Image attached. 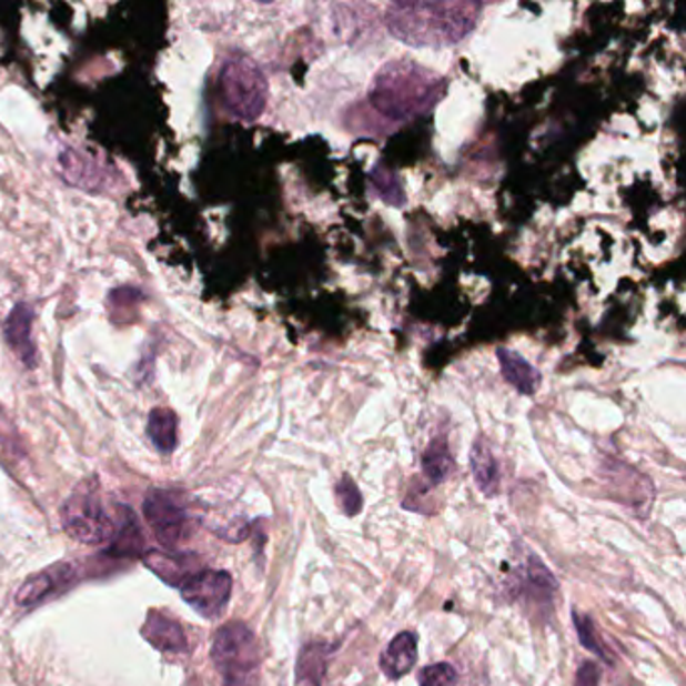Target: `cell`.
<instances>
[{
  "mask_svg": "<svg viewBox=\"0 0 686 686\" xmlns=\"http://www.w3.org/2000/svg\"><path fill=\"white\" fill-rule=\"evenodd\" d=\"M457 670L447 663L425 666L418 673V686H455L457 685Z\"/></svg>",
  "mask_w": 686,
  "mask_h": 686,
  "instance_id": "22",
  "label": "cell"
},
{
  "mask_svg": "<svg viewBox=\"0 0 686 686\" xmlns=\"http://www.w3.org/2000/svg\"><path fill=\"white\" fill-rule=\"evenodd\" d=\"M445 89L443 77L413 61L389 63L376 73L369 101L393 121H407L437 105Z\"/></svg>",
  "mask_w": 686,
  "mask_h": 686,
  "instance_id": "2",
  "label": "cell"
},
{
  "mask_svg": "<svg viewBox=\"0 0 686 686\" xmlns=\"http://www.w3.org/2000/svg\"><path fill=\"white\" fill-rule=\"evenodd\" d=\"M145 554V534L133 514L125 505H119L115 517V534L105 549L109 558H141Z\"/></svg>",
  "mask_w": 686,
  "mask_h": 686,
  "instance_id": "10",
  "label": "cell"
},
{
  "mask_svg": "<svg viewBox=\"0 0 686 686\" xmlns=\"http://www.w3.org/2000/svg\"><path fill=\"white\" fill-rule=\"evenodd\" d=\"M331 655H333L331 644H306L296 663V686H324Z\"/></svg>",
  "mask_w": 686,
  "mask_h": 686,
  "instance_id": "15",
  "label": "cell"
},
{
  "mask_svg": "<svg viewBox=\"0 0 686 686\" xmlns=\"http://www.w3.org/2000/svg\"><path fill=\"white\" fill-rule=\"evenodd\" d=\"M143 514L151 532L165 549H175L180 542L198 529V515L180 492H153L143 502Z\"/></svg>",
  "mask_w": 686,
  "mask_h": 686,
  "instance_id": "6",
  "label": "cell"
},
{
  "mask_svg": "<svg viewBox=\"0 0 686 686\" xmlns=\"http://www.w3.org/2000/svg\"><path fill=\"white\" fill-rule=\"evenodd\" d=\"M148 435L161 453H172L178 447V415L172 408L158 407L151 411Z\"/></svg>",
  "mask_w": 686,
  "mask_h": 686,
  "instance_id": "17",
  "label": "cell"
},
{
  "mask_svg": "<svg viewBox=\"0 0 686 686\" xmlns=\"http://www.w3.org/2000/svg\"><path fill=\"white\" fill-rule=\"evenodd\" d=\"M334 494H336V500H339V505H341L344 515L354 517V515L361 514V510H363V495L359 492V487H356V483L353 482V477L344 475L343 480L336 483Z\"/></svg>",
  "mask_w": 686,
  "mask_h": 686,
  "instance_id": "21",
  "label": "cell"
},
{
  "mask_svg": "<svg viewBox=\"0 0 686 686\" xmlns=\"http://www.w3.org/2000/svg\"><path fill=\"white\" fill-rule=\"evenodd\" d=\"M141 562L173 588H182L193 574L202 569V559L195 554L173 549H150L141 556Z\"/></svg>",
  "mask_w": 686,
  "mask_h": 686,
  "instance_id": "9",
  "label": "cell"
},
{
  "mask_svg": "<svg viewBox=\"0 0 686 686\" xmlns=\"http://www.w3.org/2000/svg\"><path fill=\"white\" fill-rule=\"evenodd\" d=\"M371 183L375 188V192L379 193V198L389 205H405L407 198H405V190L401 185V180L395 172H391L386 165L379 163L373 173H371Z\"/></svg>",
  "mask_w": 686,
  "mask_h": 686,
  "instance_id": "19",
  "label": "cell"
},
{
  "mask_svg": "<svg viewBox=\"0 0 686 686\" xmlns=\"http://www.w3.org/2000/svg\"><path fill=\"white\" fill-rule=\"evenodd\" d=\"M61 522L69 536L87 544L101 546L115 534V517L105 512L97 494V483L85 482L77 487L61 510Z\"/></svg>",
  "mask_w": 686,
  "mask_h": 686,
  "instance_id": "5",
  "label": "cell"
},
{
  "mask_svg": "<svg viewBox=\"0 0 686 686\" xmlns=\"http://www.w3.org/2000/svg\"><path fill=\"white\" fill-rule=\"evenodd\" d=\"M212 660L224 686H258L260 646L256 634L244 623H228L215 633Z\"/></svg>",
  "mask_w": 686,
  "mask_h": 686,
  "instance_id": "4",
  "label": "cell"
},
{
  "mask_svg": "<svg viewBox=\"0 0 686 686\" xmlns=\"http://www.w3.org/2000/svg\"><path fill=\"white\" fill-rule=\"evenodd\" d=\"M497 361L502 366V375H504L505 381L510 385H514L517 393L534 395L539 389L542 375L537 373L536 366L527 363L522 354L510 351V349H497Z\"/></svg>",
  "mask_w": 686,
  "mask_h": 686,
  "instance_id": "14",
  "label": "cell"
},
{
  "mask_svg": "<svg viewBox=\"0 0 686 686\" xmlns=\"http://www.w3.org/2000/svg\"><path fill=\"white\" fill-rule=\"evenodd\" d=\"M480 11L477 2H395L386 11V29L413 47H447L472 32Z\"/></svg>",
  "mask_w": 686,
  "mask_h": 686,
  "instance_id": "1",
  "label": "cell"
},
{
  "mask_svg": "<svg viewBox=\"0 0 686 686\" xmlns=\"http://www.w3.org/2000/svg\"><path fill=\"white\" fill-rule=\"evenodd\" d=\"M234 579L224 569H200L182 586V598L204 618L222 616L232 596Z\"/></svg>",
  "mask_w": 686,
  "mask_h": 686,
  "instance_id": "7",
  "label": "cell"
},
{
  "mask_svg": "<svg viewBox=\"0 0 686 686\" xmlns=\"http://www.w3.org/2000/svg\"><path fill=\"white\" fill-rule=\"evenodd\" d=\"M141 636L161 653H173V655L188 653V636L183 633L182 624L175 623L163 612H148V618L141 628Z\"/></svg>",
  "mask_w": 686,
  "mask_h": 686,
  "instance_id": "11",
  "label": "cell"
},
{
  "mask_svg": "<svg viewBox=\"0 0 686 686\" xmlns=\"http://www.w3.org/2000/svg\"><path fill=\"white\" fill-rule=\"evenodd\" d=\"M423 475L430 480L431 485H440L450 477L453 470V457H451L450 445L445 437H437L431 441L427 450L423 451L421 460Z\"/></svg>",
  "mask_w": 686,
  "mask_h": 686,
  "instance_id": "18",
  "label": "cell"
},
{
  "mask_svg": "<svg viewBox=\"0 0 686 686\" xmlns=\"http://www.w3.org/2000/svg\"><path fill=\"white\" fill-rule=\"evenodd\" d=\"M220 95L232 118L252 123L266 109L269 83L250 57L232 54L220 71Z\"/></svg>",
  "mask_w": 686,
  "mask_h": 686,
  "instance_id": "3",
  "label": "cell"
},
{
  "mask_svg": "<svg viewBox=\"0 0 686 686\" xmlns=\"http://www.w3.org/2000/svg\"><path fill=\"white\" fill-rule=\"evenodd\" d=\"M572 618H574V626L578 630L579 643L584 648H588L591 653L596 656H601L602 660H608L611 663V653L608 648L601 643L598 633H596V626L592 623L591 616H584L579 612H572Z\"/></svg>",
  "mask_w": 686,
  "mask_h": 686,
  "instance_id": "20",
  "label": "cell"
},
{
  "mask_svg": "<svg viewBox=\"0 0 686 686\" xmlns=\"http://www.w3.org/2000/svg\"><path fill=\"white\" fill-rule=\"evenodd\" d=\"M77 578L79 576H77L73 564L59 562L51 568L43 569L27 579L17 592L14 601L19 606H37L47 598H53L59 592L69 591L75 584Z\"/></svg>",
  "mask_w": 686,
  "mask_h": 686,
  "instance_id": "8",
  "label": "cell"
},
{
  "mask_svg": "<svg viewBox=\"0 0 686 686\" xmlns=\"http://www.w3.org/2000/svg\"><path fill=\"white\" fill-rule=\"evenodd\" d=\"M415 663H417V636L413 633L397 634L379 658L383 675L391 680H397L411 673Z\"/></svg>",
  "mask_w": 686,
  "mask_h": 686,
  "instance_id": "13",
  "label": "cell"
},
{
  "mask_svg": "<svg viewBox=\"0 0 686 686\" xmlns=\"http://www.w3.org/2000/svg\"><path fill=\"white\" fill-rule=\"evenodd\" d=\"M601 685V668L594 663H582L576 673V685L574 686H598Z\"/></svg>",
  "mask_w": 686,
  "mask_h": 686,
  "instance_id": "23",
  "label": "cell"
},
{
  "mask_svg": "<svg viewBox=\"0 0 686 686\" xmlns=\"http://www.w3.org/2000/svg\"><path fill=\"white\" fill-rule=\"evenodd\" d=\"M472 472L477 487L485 495H495L500 490V467L494 451L485 437H477L472 447Z\"/></svg>",
  "mask_w": 686,
  "mask_h": 686,
  "instance_id": "16",
  "label": "cell"
},
{
  "mask_svg": "<svg viewBox=\"0 0 686 686\" xmlns=\"http://www.w3.org/2000/svg\"><path fill=\"white\" fill-rule=\"evenodd\" d=\"M32 314L29 304H17L4 322V339L24 366L37 365V346L32 343Z\"/></svg>",
  "mask_w": 686,
  "mask_h": 686,
  "instance_id": "12",
  "label": "cell"
}]
</instances>
